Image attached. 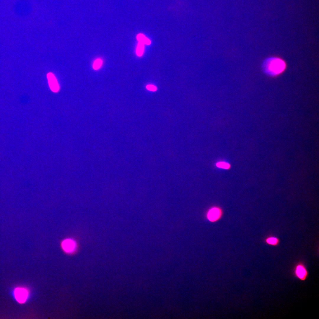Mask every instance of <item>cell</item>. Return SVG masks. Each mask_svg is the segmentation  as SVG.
<instances>
[{
	"label": "cell",
	"instance_id": "1",
	"mask_svg": "<svg viewBox=\"0 0 319 319\" xmlns=\"http://www.w3.org/2000/svg\"><path fill=\"white\" fill-rule=\"evenodd\" d=\"M263 70L269 75L274 76L281 73L285 68L284 62L276 58H271L266 60L263 65Z\"/></svg>",
	"mask_w": 319,
	"mask_h": 319
},
{
	"label": "cell",
	"instance_id": "2",
	"mask_svg": "<svg viewBox=\"0 0 319 319\" xmlns=\"http://www.w3.org/2000/svg\"><path fill=\"white\" fill-rule=\"evenodd\" d=\"M295 276L301 281H305L308 276V272L305 266L302 263L297 264L294 268Z\"/></svg>",
	"mask_w": 319,
	"mask_h": 319
},
{
	"label": "cell",
	"instance_id": "3",
	"mask_svg": "<svg viewBox=\"0 0 319 319\" xmlns=\"http://www.w3.org/2000/svg\"><path fill=\"white\" fill-rule=\"evenodd\" d=\"M28 294L27 291L24 288H17L14 291L15 297L19 303L25 302L27 298Z\"/></svg>",
	"mask_w": 319,
	"mask_h": 319
},
{
	"label": "cell",
	"instance_id": "4",
	"mask_svg": "<svg viewBox=\"0 0 319 319\" xmlns=\"http://www.w3.org/2000/svg\"><path fill=\"white\" fill-rule=\"evenodd\" d=\"M47 77L51 89L54 92H58L59 89V86L54 75L51 73H49L47 74Z\"/></svg>",
	"mask_w": 319,
	"mask_h": 319
},
{
	"label": "cell",
	"instance_id": "5",
	"mask_svg": "<svg viewBox=\"0 0 319 319\" xmlns=\"http://www.w3.org/2000/svg\"><path fill=\"white\" fill-rule=\"evenodd\" d=\"M221 213V211L219 208L213 207L208 211L207 214V217L210 221L214 222L219 219Z\"/></svg>",
	"mask_w": 319,
	"mask_h": 319
},
{
	"label": "cell",
	"instance_id": "6",
	"mask_svg": "<svg viewBox=\"0 0 319 319\" xmlns=\"http://www.w3.org/2000/svg\"><path fill=\"white\" fill-rule=\"evenodd\" d=\"M76 243L73 240L66 239L62 242V246L64 250L67 253H71L76 248Z\"/></svg>",
	"mask_w": 319,
	"mask_h": 319
},
{
	"label": "cell",
	"instance_id": "7",
	"mask_svg": "<svg viewBox=\"0 0 319 319\" xmlns=\"http://www.w3.org/2000/svg\"><path fill=\"white\" fill-rule=\"evenodd\" d=\"M137 39L139 42L143 43L144 44L149 45L151 43V41L149 39L146 38L143 34H139L137 36Z\"/></svg>",
	"mask_w": 319,
	"mask_h": 319
},
{
	"label": "cell",
	"instance_id": "8",
	"mask_svg": "<svg viewBox=\"0 0 319 319\" xmlns=\"http://www.w3.org/2000/svg\"><path fill=\"white\" fill-rule=\"evenodd\" d=\"M268 244L272 245H276L279 243V239L274 237H269L267 238L265 240Z\"/></svg>",
	"mask_w": 319,
	"mask_h": 319
},
{
	"label": "cell",
	"instance_id": "9",
	"mask_svg": "<svg viewBox=\"0 0 319 319\" xmlns=\"http://www.w3.org/2000/svg\"><path fill=\"white\" fill-rule=\"evenodd\" d=\"M144 44L140 42H139L136 50V53L138 56H141L143 53L144 49Z\"/></svg>",
	"mask_w": 319,
	"mask_h": 319
},
{
	"label": "cell",
	"instance_id": "10",
	"mask_svg": "<svg viewBox=\"0 0 319 319\" xmlns=\"http://www.w3.org/2000/svg\"><path fill=\"white\" fill-rule=\"evenodd\" d=\"M216 166L218 167L224 169H228L230 167V164L224 162H219L216 164Z\"/></svg>",
	"mask_w": 319,
	"mask_h": 319
},
{
	"label": "cell",
	"instance_id": "11",
	"mask_svg": "<svg viewBox=\"0 0 319 319\" xmlns=\"http://www.w3.org/2000/svg\"><path fill=\"white\" fill-rule=\"evenodd\" d=\"M102 64V61L100 59H97L94 61L93 67L95 70H97L99 69L101 66Z\"/></svg>",
	"mask_w": 319,
	"mask_h": 319
},
{
	"label": "cell",
	"instance_id": "12",
	"mask_svg": "<svg viewBox=\"0 0 319 319\" xmlns=\"http://www.w3.org/2000/svg\"><path fill=\"white\" fill-rule=\"evenodd\" d=\"M147 89L150 91H154L156 90V87L152 85H148L146 86Z\"/></svg>",
	"mask_w": 319,
	"mask_h": 319
}]
</instances>
